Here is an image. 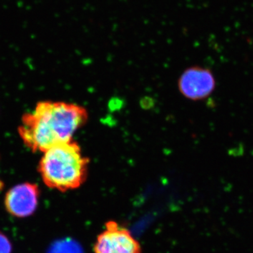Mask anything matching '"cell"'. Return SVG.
<instances>
[{
  "label": "cell",
  "mask_w": 253,
  "mask_h": 253,
  "mask_svg": "<svg viewBox=\"0 0 253 253\" xmlns=\"http://www.w3.org/2000/svg\"><path fill=\"white\" fill-rule=\"evenodd\" d=\"M87 117L86 110L78 105L41 101L33 112L23 116L18 133L33 152L44 153L52 146L72 141Z\"/></svg>",
  "instance_id": "6da1fadb"
},
{
  "label": "cell",
  "mask_w": 253,
  "mask_h": 253,
  "mask_svg": "<svg viewBox=\"0 0 253 253\" xmlns=\"http://www.w3.org/2000/svg\"><path fill=\"white\" fill-rule=\"evenodd\" d=\"M87 158L75 141L61 143L46 150L38 170L50 189L66 191L77 189L87 175Z\"/></svg>",
  "instance_id": "7a4b0ae2"
},
{
  "label": "cell",
  "mask_w": 253,
  "mask_h": 253,
  "mask_svg": "<svg viewBox=\"0 0 253 253\" xmlns=\"http://www.w3.org/2000/svg\"><path fill=\"white\" fill-rule=\"evenodd\" d=\"M95 253H141L140 245L130 231L116 221H110L96 239Z\"/></svg>",
  "instance_id": "3957f363"
},
{
  "label": "cell",
  "mask_w": 253,
  "mask_h": 253,
  "mask_svg": "<svg viewBox=\"0 0 253 253\" xmlns=\"http://www.w3.org/2000/svg\"><path fill=\"white\" fill-rule=\"evenodd\" d=\"M38 185L23 183L11 188L5 196V207L11 215L17 217L31 216L37 210L40 197Z\"/></svg>",
  "instance_id": "277c9868"
},
{
  "label": "cell",
  "mask_w": 253,
  "mask_h": 253,
  "mask_svg": "<svg viewBox=\"0 0 253 253\" xmlns=\"http://www.w3.org/2000/svg\"><path fill=\"white\" fill-rule=\"evenodd\" d=\"M179 89L188 99H206L215 89L216 82L213 73L208 68L192 67L188 68L179 80Z\"/></svg>",
  "instance_id": "5b68a950"
},
{
  "label": "cell",
  "mask_w": 253,
  "mask_h": 253,
  "mask_svg": "<svg viewBox=\"0 0 253 253\" xmlns=\"http://www.w3.org/2000/svg\"><path fill=\"white\" fill-rule=\"evenodd\" d=\"M47 253H77V251L74 244L66 240L55 242L48 250Z\"/></svg>",
  "instance_id": "8992f818"
},
{
  "label": "cell",
  "mask_w": 253,
  "mask_h": 253,
  "mask_svg": "<svg viewBox=\"0 0 253 253\" xmlns=\"http://www.w3.org/2000/svg\"><path fill=\"white\" fill-rule=\"evenodd\" d=\"M11 244L4 234L0 233V253H11Z\"/></svg>",
  "instance_id": "52a82bcc"
},
{
  "label": "cell",
  "mask_w": 253,
  "mask_h": 253,
  "mask_svg": "<svg viewBox=\"0 0 253 253\" xmlns=\"http://www.w3.org/2000/svg\"><path fill=\"white\" fill-rule=\"evenodd\" d=\"M3 188H4V183L0 180V191H1V190L3 189Z\"/></svg>",
  "instance_id": "ba28073f"
}]
</instances>
